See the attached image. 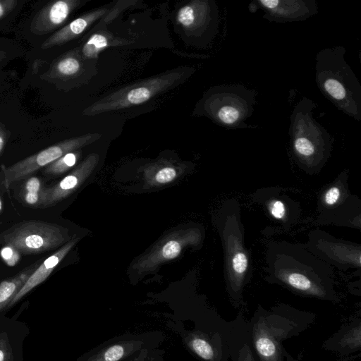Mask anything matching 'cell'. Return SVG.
<instances>
[{
    "mask_svg": "<svg viewBox=\"0 0 361 361\" xmlns=\"http://www.w3.org/2000/svg\"><path fill=\"white\" fill-rule=\"evenodd\" d=\"M340 197V190L337 187L331 188L324 196V201L328 205L334 204Z\"/></svg>",
    "mask_w": 361,
    "mask_h": 361,
    "instance_id": "cell-29",
    "label": "cell"
},
{
    "mask_svg": "<svg viewBox=\"0 0 361 361\" xmlns=\"http://www.w3.org/2000/svg\"><path fill=\"white\" fill-rule=\"evenodd\" d=\"M247 321L241 311L230 321L229 358L232 361H257L251 347Z\"/></svg>",
    "mask_w": 361,
    "mask_h": 361,
    "instance_id": "cell-19",
    "label": "cell"
},
{
    "mask_svg": "<svg viewBox=\"0 0 361 361\" xmlns=\"http://www.w3.org/2000/svg\"><path fill=\"white\" fill-rule=\"evenodd\" d=\"M165 350L159 348L143 350L127 361H166L164 358Z\"/></svg>",
    "mask_w": 361,
    "mask_h": 361,
    "instance_id": "cell-24",
    "label": "cell"
},
{
    "mask_svg": "<svg viewBox=\"0 0 361 361\" xmlns=\"http://www.w3.org/2000/svg\"><path fill=\"white\" fill-rule=\"evenodd\" d=\"M82 68L80 56L76 51H70L60 57L51 68L52 78H66L75 75Z\"/></svg>",
    "mask_w": 361,
    "mask_h": 361,
    "instance_id": "cell-22",
    "label": "cell"
},
{
    "mask_svg": "<svg viewBox=\"0 0 361 361\" xmlns=\"http://www.w3.org/2000/svg\"><path fill=\"white\" fill-rule=\"evenodd\" d=\"M345 52L341 45L320 50L315 59V81L336 107L360 121L361 85L345 59Z\"/></svg>",
    "mask_w": 361,
    "mask_h": 361,
    "instance_id": "cell-3",
    "label": "cell"
},
{
    "mask_svg": "<svg viewBox=\"0 0 361 361\" xmlns=\"http://www.w3.org/2000/svg\"><path fill=\"white\" fill-rule=\"evenodd\" d=\"M108 11V8L102 7L80 16L49 37L42 44L41 48L48 49L73 39L84 32L93 23L103 18Z\"/></svg>",
    "mask_w": 361,
    "mask_h": 361,
    "instance_id": "cell-18",
    "label": "cell"
},
{
    "mask_svg": "<svg viewBox=\"0 0 361 361\" xmlns=\"http://www.w3.org/2000/svg\"><path fill=\"white\" fill-rule=\"evenodd\" d=\"M16 3L15 0H0V18L11 11Z\"/></svg>",
    "mask_w": 361,
    "mask_h": 361,
    "instance_id": "cell-31",
    "label": "cell"
},
{
    "mask_svg": "<svg viewBox=\"0 0 361 361\" xmlns=\"http://www.w3.org/2000/svg\"><path fill=\"white\" fill-rule=\"evenodd\" d=\"M2 207H3V206H2V201H1V198H0V212H1V210H2Z\"/></svg>",
    "mask_w": 361,
    "mask_h": 361,
    "instance_id": "cell-33",
    "label": "cell"
},
{
    "mask_svg": "<svg viewBox=\"0 0 361 361\" xmlns=\"http://www.w3.org/2000/svg\"><path fill=\"white\" fill-rule=\"evenodd\" d=\"M200 235L195 230H182L171 235L150 252L141 257L133 266L139 274L156 268L163 262L177 257L185 247L194 245Z\"/></svg>",
    "mask_w": 361,
    "mask_h": 361,
    "instance_id": "cell-11",
    "label": "cell"
},
{
    "mask_svg": "<svg viewBox=\"0 0 361 361\" xmlns=\"http://www.w3.org/2000/svg\"><path fill=\"white\" fill-rule=\"evenodd\" d=\"M317 314L280 303L269 310L258 305L247 321L253 353L257 361H300L283 347V341L298 336L316 322Z\"/></svg>",
    "mask_w": 361,
    "mask_h": 361,
    "instance_id": "cell-2",
    "label": "cell"
},
{
    "mask_svg": "<svg viewBox=\"0 0 361 361\" xmlns=\"http://www.w3.org/2000/svg\"><path fill=\"white\" fill-rule=\"evenodd\" d=\"M171 312L161 313L166 327L199 361H228L230 322L202 298L168 301Z\"/></svg>",
    "mask_w": 361,
    "mask_h": 361,
    "instance_id": "cell-1",
    "label": "cell"
},
{
    "mask_svg": "<svg viewBox=\"0 0 361 361\" xmlns=\"http://www.w3.org/2000/svg\"><path fill=\"white\" fill-rule=\"evenodd\" d=\"M176 20L188 32L214 35L219 24L218 8L213 1L195 0L178 9Z\"/></svg>",
    "mask_w": 361,
    "mask_h": 361,
    "instance_id": "cell-12",
    "label": "cell"
},
{
    "mask_svg": "<svg viewBox=\"0 0 361 361\" xmlns=\"http://www.w3.org/2000/svg\"><path fill=\"white\" fill-rule=\"evenodd\" d=\"M24 201L30 206H39L40 203L41 199V192H24L23 194Z\"/></svg>",
    "mask_w": 361,
    "mask_h": 361,
    "instance_id": "cell-30",
    "label": "cell"
},
{
    "mask_svg": "<svg viewBox=\"0 0 361 361\" xmlns=\"http://www.w3.org/2000/svg\"><path fill=\"white\" fill-rule=\"evenodd\" d=\"M257 92L242 84L214 87L201 102L202 114L228 129H246V121L252 115Z\"/></svg>",
    "mask_w": 361,
    "mask_h": 361,
    "instance_id": "cell-4",
    "label": "cell"
},
{
    "mask_svg": "<svg viewBox=\"0 0 361 361\" xmlns=\"http://www.w3.org/2000/svg\"><path fill=\"white\" fill-rule=\"evenodd\" d=\"M165 339V334L159 330L125 333L102 343L75 361H127L143 350L159 348Z\"/></svg>",
    "mask_w": 361,
    "mask_h": 361,
    "instance_id": "cell-8",
    "label": "cell"
},
{
    "mask_svg": "<svg viewBox=\"0 0 361 361\" xmlns=\"http://www.w3.org/2000/svg\"><path fill=\"white\" fill-rule=\"evenodd\" d=\"M285 207L280 200L275 201L270 207L271 215L276 219H282L285 215Z\"/></svg>",
    "mask_w": 361,
    "mask_h": 361,
    "instance_id": "cell-28",
    "label": "cell"
},
{
    "mask_svg": "<svg viewBox=\"0 0 361 361\" xmlns=\"http://www.w3.org/2000/svg\"><path fill=\"white\" fill-rule=\"evenodd\" d=\"M78 241V238L70 240L39 264L11 300L7 307V311L15 306L32 289L47 280L54 268L62 261Z\"/></svg>",
    "mask_w": 361,
    "mask_h": 361,
    "instance_id": "cell-17",
    "label": "cell"
},
{
    "mask_svg": "<svg viewBox=\"0 0 361 361\" xmlns=\"http://www.w3.org/2000/svg\"><path fill=\"white\" fill-rule=\"evenodd\" d=\"M98 161V154H90L57 183L43 189L39 207H51L71 195L90 177Z\"/></svg>",
    "mask_w": 361,
    "mask_h": 361,
    "instance_id": "cell-13",
    "label": "cell"
},
{
    "mask_svg": "<svg viewBox=\"0 0 361 361\" xmlns=\"http://www.w3.org/2000/svg\"><path fill=\"white\" fill-rule=\"evenodd\" d=\"M80 157L78 149L68 152L46 166L44 172L51 176L62 174L74 166Z\"/></svg>",
    "mask_w": 361,
    "mask_h": 361,
    "instance_id": "cell-23",
    "label": "cell"
},
{
    "mask_svg": "<svg viewBox=\"0 0 361 361\" xmlns=\"http://www.w3.org/2000/svg\"><path fill=\"white\" fill-rule=\"evenodd\" d=\"M325 350L338 355L342 361L355 358L361 351V315L357 313L345 321L338 330L322 345Z\"/></svg>",
    "mask_w": 361,
    "mask_h": 361,
    "instance_id": "cell-14",
    "label": "cell"
},
{
    "mask_svg": "<svg viewBox=\"0 0 361 361\" xmlns=\"http://www.w3.org/2000/svg\"><path fill=\"white\" fill-rule=\"evenodd\" d=\"M130 43L128 39L117 38L106 31L98 30L85 43L82 48V54L85 59H94L109 47Z\"/></svg>",
    "mask_w": 361,
    "mask_h": 361,
    "instance_id": "cell-21",
    "label": "cell"
},
{
    "mask_svg": "<svg viewBox=\"0 0 361 361\" xmlns=\"http://www.w3.org/2000/svg\"><path fill=\"white\" fill-rule=\"evenodd\" d=\"M1 256L10 266H13L18 261L20 253L8 246H4L1 250Z\"/></svg>",
    "mask_w": 361,
    "mask_h": 361,
    "instance_id": "cell-26",
    "label": "cell"
},
{
    "mask_svg": "<svg viewBox=\"0 0 361 361\" xmlns=\"http://www.w3.org/2000/svg\"><path fill=\"white\" fill-rule=\"evenodd\" d=\"M101 134L88 133L63 140L8 166L1 167L5 188L20 180L39 169L47 166L64 154L79 149L99 140Z\"/></svg>",
    "mask_w": 361,
    "mask_h": 361,
    "instance_id": "cell-9",
    "label": "cell"
},
{
    "mask_svg": "<svg viewBox=\"0 0 361 361\" xmlns=\"http://www.w3.org/2000/svg\"><path fill=\"white\" fill-rule=\"evenodd\" d=\"M2 57H3V56H1V55H0V60H1V59Z\"/></svg>",
    "mask_w": 361,
    "mask_h": 361,
    "instance_id": "cell-34",
    "label": "cell"
},
{
    "mask_svg": "<svg viewBox=\"0 0 361 361\" xmlns=\"http://www.w3.org/2000/svg\"><path fill=\"white\" fill-rule=\"evenodd\" d=\"M28 326L16 317L0 315V361H23V344Z\"/></svg>",
    "mask_w": 361,
    "mask_h": 361,
    "instance_id": "cell-15",
    "label": "cell"
},
{
    "mask_svg": "<svg viewBox=\"0 0 361 361\" xmlns=\"http://www.w3.org/2000/svg\"><path fill=\"white\" fill-rule=\"evenodd\" d=\"M37 267L38 263H35L0 282V315L6 314L8 305Z\"/></svg>",
    "mask_w": 361,
    "mask_h": 361,
    "instance_id": "cell-20",
    "label": "cell"
},
{
    "mask_svg": "<svg viewBox=\"0 0 361 361\" xmlns=\"http://www.w3.org/2000/svg\"><path fill=\"white\" fill-rule=\"evenodd\" d=\"M314 102L302 98L295 106L290 117L288 133L293 150L302 161L315 164L329 155L332 138L327 130L313 117Z\"/></svg>",
    "mask_w": 361,
    "mask_h": 361,
    "instance_id": "cell-5",
    "label": "cell"
},
{
    "mask_svg": "<svg viewBox=\"0 0 361 361\" xmlns=\"http://www.w3.org/2000/svg\"><path fill=\"white\" fill-rule=\"evenodd\" d=\"M69 240L66 228L39 220L19 222L0 234L1 243L25 255L54 250Z\"/></svg>",
    "mask_w": 361,
    "mask_h": 361,
    "instance_id": "cell-7",
    "label": "cell"
},
{
    "mask_svg": "<svg viewBox=\"0 0 361 361\" xmlns=\"http://www.w3.org/2000/svg\"><path fill=\"white\" fill-rule=\"evenodd\" d=\"M177 176V171L172 166H164L156 173L154 180L159 184L172 182Z\"/></svg>",
    "mask_w": 361,
    "mask_h": 361,
    "instance_id": "cell-25",
    "label": "cell"
},
{
    "mask_svg": "<svg viewBox=\"0 0 361 361\" xmlns=\"http://www.w3.org/2000/svg\"><path fill=\"white\" fill-rule=\"evenodd\" d=\"M6 142V135L4 130L0 127V154L2 152Z\"/></svg>",
    "mask_w": 361,
    "mask_h": 361,
    "instance_id": "cell-32",
    "label": "cell"
},
{
    "mask_svg": "<svg viewBox=\"0 0 361 361\" xmlns=\"http://www.w3.org/2000/svg\"><path fill=\"white\" fill-rule=\"evenodd\" d=\"M193 71L189 68L176 69L123 87L91 104L84 114L95 116L140 105L182 82Z\"/></svg>",
    "mask_w": 361,
    "mask_h": 361,
    "instance_id": "cell-6",
    "label": "cell"
},
{
    "mask_svg": "<svg viewBox=\"0 0 361 361\" xmlns=\"http://www.w3.org/2000/svg\"><path fill=\"white\" fill-rule=\"evenodd\" d=\"M249 7L260 8L264 18L279 23L303 21L318 12L315 0H255Z\"/></svg>",
    "mask_w": 361,
    "mask_h": 361,
    "instance_id": "cell-10",
    "label": "cell"
},
{
    "mask_svg": "<svg viewBox=\"0 0 361 361\" xmlns=\"http://www.w3.org/2000/svg\"><path fill=\"white\" fill-rule=\"evenodd\" d=\"M84 3L81 0H58L49 3L33 18L31 32L37 35L52 32L63 24L70 14Z\"/></svg>",
    "mask_w": 361,
    "mask_h": 361,
    "instance_id": "cell-16",
    "label": "cell"
},
{
    "mask_svg": "<svg viewBox=\"0 0 361 361\" xmlns=\"http://www.w3.org/2000/svg\"><path fill=\"white\" fill-rule=\"evenodd\" d=\"M42 190L40 180L35 176L30 177L25 184V192L40 193Z\"/></svg>",
    "mask_w": 361,
    "mask_h": 361,
    "instance_id": "cell-27",
    "label": "cell"
}]
</instances>
